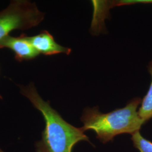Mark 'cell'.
<instances>
[{"mask_svg":"<svg viewBox=\"0 0 152 152\" xmlns=\"http://www.w3.org/2000/svg\"><path fill=\"white\" fill-rule=\"evenodd\" d=\"M2 48L11 50L15 54L16 60L19 61L32 60L39 54L24 33L18 37L8 35L2 38L0 40V49Z\"/></svg>","mask_w":152,"mask_h":152,"instance_id":"4","label":"cell"},{"mask_svg":"<svg viewBox=\"0 0 152 152\" xmlns=\"http://www.w3.org/2000/svg\"><path fill=\"white\" fill-rule=\"evenodd\" d=\"M28 39L39 54L53 55L63 53L69 55L71 49L58 44L53 36L46 31H43L37 35L28 37Z\"/></svg>","mask_w":152,"mask_h":152,"instance_id":"5","label":"cell"},{"mask_svg":"<svg viewBox=\"0 0 152 152\" xmlns=\"http://www.w3.org/2000/svg\"><path fill=\"white\" fill-rule=\"evenodd\" d=\"M141 100L134 98L124 108L108 113H101L96 107L85 109L81 118L83 124L82 129L84 131H95L96 138L104 144L112 141L115 136L120 134L132 135L146 123L138 114L137 108Z\"/></svg>","mask_w":152,"mask_h":152,"instance_id":"2","label":"cell"},{"mask_svg":"<svg viewBox=\"0 0 152 152\" xmlns=\"http://www.w3.org/2000/svg\"><path fill=\"white\" fill-rule=\"evenodd\" d=\"M134 146L140 152H152V142L141 135L140 131L132 135L131 138Z\"/></svg>","mask_w":152,"mask_h":152,"instance_id":"7","label":"cell"},{"mask_svg":"<svg viewBox=\"0 0 152 152\" xmlns=\"http://www.w3.org/2000/svg\"><path fill=\"white\" fill-rule=\"evenodd\" d=\"M20 90L22 94L42 113L45 122L42 139L36 144V152H72L74 146L80 141L90 142L82 127L77 128L65 121L49 102H45L39 96L33 83L20 86Z\"/></svg>","mask_w":152,"mask_h":152,"instance_id":"1","label":"cell"},{"mask_svg":"<svg viewBox=\"0 0 152 152\" xmlns=\"http://www.w3.org/2000/svg\"><path fill=\"white\" fill-rule=\"evenodd\" d=\"M44 15L34 2L12 1L6 9L0 12V40L12 31L26 30L38 26Z\"/></svg>","mask_w":152,"mask_h":152,"instance_id":"3","label":"cell"},{"mask_svg":"<svg viewBox=\"0 0 152 152\" xmlns=\"http://www.w3.org/2000/svg\"><path fill=\"white\" fill-rule=\"evenodd\" d=\"M0 152H3V151H2V150H1V149H0Z\"/></svg>","mask_w":152,"mask_h":152,"instance_id":"8","label":"cell"},{"mask_svg":"<svg viewBox=\"0 0 152 152\" xmlns=\"http://www.w3.org/2000/svg\"><path fill=\"white\" fill-rule=\"evenodd\" d=\"M148 70L152 77V81L147 94L141 100V106L138 110L139 117L145 122L152 118V60L148 65Z\"/></svg>","mask_w":152,"mask_h":152,"instance_id":"6","label":"cell"}]
</instances>
